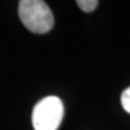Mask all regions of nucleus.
Listing matches in <instances>:
<instances>
[{"label": "nucleus", "instance_id": "obj_1", "mask_svg": "<svg viewBox=\"0 0 130 130\" xmlns=\"http://www.w3.org/2000/svg\"><path fill=\"white\" fill-rule=\"evenodd\" d=\"M18 16L24 27L35 34H46L54 25V17L51 9L42 0L19 1Z\"/></svg>", "mask_w": 130, "mask_h": 130}, {"label": "nucleus", "instance_id": "obj_2", "mask_svg": "<svg viewBox=\"0 0 130 130\" xmlns=\"http://www.w3.org/2000/svg\"><path fill=\"white\" fill-rule=\"evenodd\" d=\"M64 117V105L58 96H47L37 102L31 115L35 130H57Z\"/></svg>", "mask_w": 130, "mask_h": 130}, {"label": "nucleus", "instance_id": "obj_3", "mask_svg": "<svg viewBox=\"0 0 130 130\" xmlns=\"http://www.w3.org/2000/svg\"><path fill=\"white\" fill-rule=\"evenodd\" d=\"M76 4L78 5V7L84 12H93L98 7L99 1L98 0H77Z\"/></svg>", "mask_w": 130, "mask_h": 130}, {"label": "nucleus", "instance_id": "obj_4", "mask_svg": "<svg viewBox=\"0 0 130 130\" xmlns=\"http://www.w3.org/2000/svg\"><path fill=\"white\" fill-rule=\"evenodd\" d=\"M121 101H122L123 108H124L128 113H130V87L126 88L125 90L123 92L122 98H121Z\"/></svg>", "mask_w": 130, "mask_h": 130}]
</instances>
